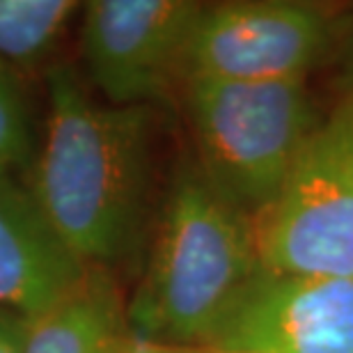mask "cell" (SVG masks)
<instances>
[{
	"label": "cell",
	"instance_id": "cell-1",
	"mask_svg": "<svg viewBox=\"0 0 353 353\" xmlns=\"http://www.w3.org/2000/svg\"><path fill=\"white\" fill-rule=\"evenodd\" d=\"M48 115L30 193L88 266L129 257L145 239L157 110L92 101L72 67L48 69Z\"/></svg>",
	"mask_w": 353,
	"mask_h": 353
},
{
	"label": "cell",
	"instance_id": "cell-2",
	"mask_svg": "<svg viewBox=\"0 0 353 353\" xmlns=\"http://www.w3.org/2000/svg\"><path fill=\"white\" fill-rule=\"evenodd\" d=\"M259 268L257 223L225 202L193 159L181 161L129 301L133 335L204 347Z\"/></svg>",
	"mask_w": 353,
	"mask_h": 353
},
{
	"label": "cell",
	"instance_id": "cell-3",
	"mask_svg": "<svg viewBox=\"0 0 353 353\" xmlns=\"http://www.w3.org/2000/svg\"><path fill=\"white\" fill-rule=\"evenodd\" d=\"M183 105L195 165L209 186L252 221L280 195L321 124L305 81H186Z\"/></svg>",
	"mask_w": 353,
	"mask_h": 353
},
{
	"label": "cell",
	"instance_id": "cell-4",
	"mask_svg": "<svg viewBox=\"0 0 353 353\" xmlns=\"http://www.w3.org/2000/svg\"><path fill=\"white\" fill-rule=\"evenodd\" d=\"M257 245L275 271L353 275V94L310 136L257 221Z\"/></svg>",
	"mask_w": 353,
	"mask_h": 353
},
{
	"label": "cell",
	"instance_id": "cell-5",
	"mask_svg": "<svg viewBox=\"0 0 353 353\" xmlns=\"http://www.w3.org/2000/svg\"><path fill=\"white\" fill-rule=\"evenodd\" d=\"M335 34L330 14L303 0L204 5L188 41L183 83L305 81Z\"/></svg>",
	"mask_w": 353,
	"mask_h": 353
},
{
	"label": "cell",
	"instance_id": "cell-6",
	"mask_svg": "<svg viewBox=\"0 0 353 353\" xmlns=\"http://www.w3.org/2000/svg\"><path fill=\"white\" fill-rule=\"evenodd\" d=\"M204 3L92 0L83 10L81 55L110 105H157L183 88L186 51Z\"/></svg>",
	"mask_w": 353,
	"mask_h": 353
},
{
	"label": "cell",
	"instance_id": "cell-7",
	"mask_svg": "<svg viewBox=\"0 0 353 353\" xmlns=\"http://www.w3.org/2000/svg\"><path fill=\"white\" fill-rule=\"evenodd\" d=\"M204 347L234 353H353V275L262 268Z\"/></svg>",
	"mask_w": 353,
	"mask_h": 353
},
{
	"label": "cell",
	"instance_id": "cell-8",
	"mask_svg": "<svg viewBox=\"0 0 353 353\" xmlns=\"http://www.w3.org/2000/svg\"><path fill=\"white\" fill-rule=\"evenodd\" d=\"M83 264L46 221L30 190L0 172V310L28 319L83 278Z\"/></svg>",
	"mask_w": 353,
	"mask_h": 353
},
{
	"label": "cell",
	"instance_id": "cell-9",
	"mask_svg": "<svg viewBox=\"0 0 353 353\" xmlns=\"http://www.w3.org/2000/svg\"><path fill=\"white\" fill-rule=\"evenodd\" d=\"M133 330L110 268L83 278L44 312L23 319V353H129Z\"/></svg>",
	"mask_w": 353,
	"mask_h": 353
},
{
	"label": "cell",
	"instance_id": "cell-10",
	"mask_svg": "<svg viewBox=\"0 0 353 353\" xmlns=\"http://www.w3.org/2000/svg\"><path fill=\"white\" fill-rule=\"evenodd\" d=\"M76 10L72 0H0V62L14 69L44 60Z\"/></svg>",
	"mask_w": 353,
	"mask_h": 353
},
{
	"label": "cell",
	"instance_id": "cell-11",
	"mask_svg": "<svg viewBox=\"0 0 353 353\" xmlns=\"http://www.w3.org/2000/svg\"><path fill=\"white\" fill-rule=\"evenodd\" d=\"M34 159V133L17 72L0 62V172L12 174Z\"/></svg>",
	"mask_w": 353,
	"mask_h": 353
},
{
	"label": "cell",
	"instance_id": "cell-12",
	"mask_svg": "<svg viewBox=\"0 0 353 353\" xmlns=\"http://www.w3.org/2000/svg\"><path fill=\"white\" fill-rule=\"evenodd\" d=\"M0 353H23V316L0 310Z\"/></svg>",
	"mask_w": 353,
	"mask_h": 353
},
{
	"label": "cell",
	"instance_id": "cell-13",
	"mask_svg": "<svg viewBox=\"0 0 353 353\" xmlns=\"http://www.w3.org/2000/svg\"><path fill=\"white\" fill-rule=\"evenodd\" d=\"M129 353H202V347H188V344L159 342V340H147V337L133 335Z\"/></svg>",
	"mask_w": 353,
	"mask_h": 353
},
{
	"label": "cell",
	"instance_id": "cell-14",
	"mask_svg": "<svg viewBox=\"0 0 353 353\" xmlns=\"http://www.w3.org/2000/svg\"><path fill=\"white\" fill-rule=\"evenodd\" d=\"M340 46H342V79L347 85L349 94H353V14L347 19L340 32Z\"/></svg>",
	"mask_w": 353,
	"mask_h": 353
},
{
	"label": "cell",
	"instance_id": "cell-15",
	"mask_svg": "<svg viewBox=\"0 0 353 353\" xmlns=\"http://www.w3.org/2000/svg\"><path fill=\"white\" fill-rule=\"evenodd\" d=\"M202 353H234V351H221V349H209V347H202Z\"/></svg>",
	"mask_w": 353,
	"mask_h": 353
}]
</instances>
